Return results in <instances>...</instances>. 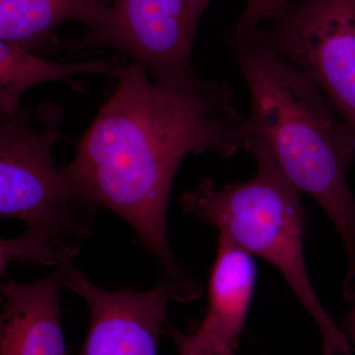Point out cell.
Returning a JSON list of instances; mask_svg holds the SVG:
<instances>
[{
  "label": "cell",
  "instance_id": "6da1fadb",
  "mask_svg": "<svg viewBox=\"0 0 355 355\" xmlns=\"http://www.w3.org/2000/svg\"><path fill=\"white\" fill-rule=\"evenodd\" d=\"M118 85L62 166L81 197L132 226L154 254L173 300L200 297L202 287L175 258L167 207L178 168L189 154L229 158L242 147L245 118L226 83L200 78L164 87L141 64L125 65Z\"/></svg>",
  "mask_w": 355,
  "mask_h": 355
},
{
  "label": "cell",
  "instance_id": "7a4b0ae2",
  "mask_svg": "<svg viewBox=\"0 0 355 355\" xmlns=\"http://www.w3.org/2000/svg\"><path fill=\"white\" fill-rule=\"evenodd\" d=\"M231 48L251 98L242 147L272 159L330 217L349 260L343 292L354 301L355 198L347 173L355 162L354 135L323 91L256 35L231 39Z\"/></svg>",
  "mask_w": 355,
  "mask_h": 355
},
{
  "label": "cell",
  "instance_id": "3957f363",
  "mask_svg": "<svg viewBox=\"0 0 355 355\" xmlns=\"http://www.w3.org/2000/svg\"><path fill=\"white\" fill-rule=\"evenodd\" d=\"M64 109L44 103L0 119V216L16 218L25 233L0 241L1 275L11 261L64 268L90 235L96 205L79 196L55 164Z\"/></svg>",
  "mask_w": 355,
  "mask_h": 355
},
{
  "label": "cell",
  "instance_id": "277c9868",
  "mask_svg": "<svg viewBox=\"0 0 355 355\" xmlns=\"http://www.w3.org/2000/svg\"><path fill=\"white\" fill-rule=\"evenodd\" d=\"M256 173L218 188L202 179L180 200L182 209L275 266L323 336L324 355H352V347L328 314L311 282L304 253L305 214L300 191L265 154H254Z\"/></svg>",
  "mask_w": 355,
  "mask_h": 355
},
{
  "label": "cell",
  "instance_id": "5b68a950",
  "mask_svg": "<svg viewBox=\"0 0 355 355\" xmlns=\"http://www.w3.org/2000/svg\"><path fill=\"white\" fill-rule=\"evenodd\" d=\"M193 0H110L89 16L81 38L70 50L107 48L141 64L154 83L164 87L188 85L200 78L191 67L197 27Z\"/></svg>",
  "mask_w": 355,
  "mask_h": 355
},
{
  "label": "cell",
  "instance_id": "8992f818",
  "mask_svg": "<svg viewBox=\"0 0 355 355\" xmlns=\"http://www.w3.org/2000/svg\"><path fill=\"white\" fill-rule=\"evenodd\" d=\"M256 36L309 77L355 137V0H301Z\"/></svg>",
  "mask_w": 355,
  "mask_h": 355
},
{
  "label": "cell",
  "instance_id": "52a82bcc",
  "mask_svg": "<svg viewBox=\"0 0 355 355\" xmlns=\"http://www.w3.org/2000/svg\"><path fill=\"white\" fill-rule=\"evenodd\" d=\"M64 284L87 302L90 311L88 335L79 355H157L172 299L165 282L148 291L130 287L107 291L71 263L64 266Z\"/></svg>",
  "mask_w": 355,
  "mask_h": 355
},
{
  "label": "cell",
  "instance_id": "ba28073f",
  "mask_svg": "<svg viewBox=\"0 0 355 355\" xmlns=\"http://www.w3.org/2000/svg\"><path fill=\"white\" fill-rule=\"evenodd\" d=\"M64 268L29 284L1 286L0 355H69L62 328Z\"/></svg>",
  "mask_w": 355,
  "mask_h": 355
},
{
  "label": "cell",
  "instance_id": "9c48e42d",
  "mask_svg": "<svg viewBox=\"0 0 355 355\" xmlns=\"http://www.w3.org/2000/svg\"><path fill=\"white\" fill-rule=\"evenodd\" d=\"M253 254L219 233L209 284V309L198 330L236 349L256 286Z\"/></svg>",
  "mask_w": 355,
  "mask_h": 355
},
{
  "label": "cell",
  "instance_id": "30bf717a",
  "mask_svg": "<svg viewBox=\"0 0 355 355\" xmlns=\"http://www.w3.org/2000/svg\"><path fill=\"white\" fill-rule=\"evenodd\" d=\"M110 0H0V41L35 55L60 48L55 30L70 20L81 23Z\"/></svg>",
  "mask_w": 355,
  "mask_h": 355
},
{
  "label": "cell",
  "instance_id": "8fae6325",
  "mask_svg": "<svg viewBox=\"0 0 355 355\" xmlns=\"http://www.w3.org/2000/svg\"><path fill=\"white\" fill-rule=\"evenodd\" d=\"M125 65L119 58L55 62L16 44L0 41V112L3 116L17 114L22 96L37 84L69 81L70 76L81 73L118 79Z\"/></svg>",
  "mask_w": 355,
  "mask_h": 355
},
{
  "label": "cell",
  "instance_id": "7c38bea8",
  "mask_svg": "<svg viewBox=\"0 0 355 355\" xmlns=\"http://www.w3.org/2000/svg\"><path fill=\"white\" fill-rule=\"evenodd\" d=\"M286 6V0H248L236 24L233 38H249L259 31L263 21L270 20Z\"/></svg>",
  "mask_w": 355,
  "mask_h": 355
},
{
  "label": "cell",
  "instance_id": "4fadbf2b",
  "mask_svg": "<svg viewBox=\"0 0 355 355\" xmlns=\"http://www.w3.org/2000/svg\"><path fill=\"white\" fill-rule=\"evenodd\" d=\"M169 335L176 345L179 355H235L234 349L198 329L191 334L170 329Z\"/></svg>",
  "mask_w": 355,
  "mask_h": 355
},
{
  "label": "cell",
  "instance_id": "5bb4252c",
  "mask_svg": "<svg viewBox=\"0 0 355 355\" xmlns=\"http://www.w3.org/2000/svg\"><path fill=\"white\" fill-rule=\"evenodd\" d=\"M354 302V307L349 314L340 320V327L352 347H355V300Z\"/></svg>",
  "mask_w": 355,
  "mask_h": 355
},
{
  "label": "cell",
  "instance_id": "9a60e30c",
  "mask_svg": "<svg viewBox=\"0 0 355 355\" xmlns=\"http://www.w3.org/2000/svg\"><path fill=\"white\" fill-rule=\"evenodd\" d=\"M211 0H193V7H191V19H193V25L198 28V23L202 19V14L205 13V9L209 6Z\"/></svg>",
  "mask_w": 355,
  "mask_h": 355
}]
</instances>
